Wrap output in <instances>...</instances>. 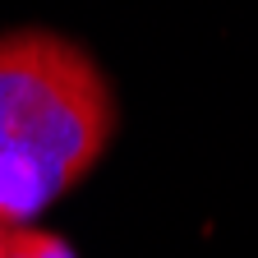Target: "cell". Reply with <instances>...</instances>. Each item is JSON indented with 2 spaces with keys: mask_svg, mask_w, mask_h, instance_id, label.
Returning a JSON list of instances; mask_svg holds the SVG:
<instances>
[{
  "mask_svg": "<svg viewBox=\"0 0 258 258\" xmlns=\"http://www.w3.org/2000/svg\"><path fill=\"white\" fill-rule=\"evenodd\" d=\"M115 139V92L79 42L0 32V221L23 226L83 184Z\"/></svg>",
  "mask_w": 258,
  "mask_h": 258,
  "instance_id": "cell-1",
  "label": "cell"
},
{
  "mask_svg": "<svg viewBox=\"0 0 258 258\" xmlns=\"http://www.w3.org/2000/svg\"><path fill=\"white\" fill-rule=\"evenodd\" d=\"M0 258H74V249L64 244L55 231H42V226H10L5 231V249Z\"/></svg>",
  "mask_w": 258,
  "mask_h": 258,
  "instance_id": "cell-2",
  "label": "cell"
},
{
  "mask_svg": "<svg viewBox=\"0 0 258 258\" xmlns=\"http://www.w3.org/2000/svg\"><path fill=\"white\" fill-rule=\"evenodd\" d=\"M5 231H10V226H5V221H0V249H5Z\"/></svg>",
  "mask_w": 258,
  "mask_h": 258,
  "instance_id": "cell-3",
  "label": "cell"
}]
</instances>
